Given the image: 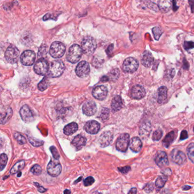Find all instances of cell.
<instances>
[{"instance_id":"cell-1","label":"cell","mask_w":194,"mask_h":194,"mask_svg":"<svg viewBox=\"0 0 194 194\" xmlns=\"http://www.w3.org/2000/svg\"><path fill=\"white\" fill-rule=\"evenodd\" d=\"M81 47L84 54L89 55L92 54L96 50L97 43L93 37H85L82 40Z\"/></svg>"},{"instance_id":"cell-2","label":"cell","mask_w":194,"mask_h":194,"mask_svg":"<svg viewBox=\"0 0 194 194\" xmlns=\"http://www.w3.org/2000/svg\"><path fill=\"white\" fill-rule=\"evenodd\" d=\"M83 50L82 47L77 44H75L69 47L67 55V60L71 63H76L80 59Z\"/></svg>"},{"instance_id":"cell-3","label":"cell","mask_w":194,"mask_h":194,"mask_svg":"<svg viewBox=\"0 0 194 194\" xmlns=\"http://www.w3.org/2000/svg\"><path fill=\"white\" fill-rule=\"evenodd\" d=\"M65 65L61 60H54L51 62L48 71L49 76L51 78H58L65 71Z\"/></svg>"},{"instance_id":"cell-4","label":"cell","mask_w":194,"mask_h":194,"mask_svg":"<svg viewBox=\"0 0 194 194\" xmlns=\"http://www.w3.org/2000/svg\"><path fill=\"white\" fill-rule=\"evenodd\" d=\"M65 46L62 42H53L51 44L49 53L50 55L54 58H60L65 54Z\"/></svg>"},{"instance_id":"cell-5","label":"cell","mask_w":194,"mask_h":194,"mask_svg":"<svg viewBox=\"0 0 194 194\" xmlns=\"http://www.w3.org/2000/svg\"><path fill=\"white\" fill-rule=\"evenodd\" d=\"M19 51L14 46H9L6 50L5 58L6 61L11 64L16 63L18 60Z\"/></svg>"},{"instance_id":"cell-6","label":"cell","mask_w":194,"mask_h":194,"mask_svg":"<svg viewBox=\"0 0 194 194\" xmlns=\"http://www.w3.org/2000/svg\"><path fill=\"white\" fill-rule=\"evenodd\" d=\"M50 65L45 59L41 58L37 61L34 66V72L39 75H45L48 72Z\"/></svg>"},{"instance_id":"cell-7","label":"cell","mask_w":194,"mask_h":194,"mask_svg":"<svg viewBox=\"0 0 194 194\" xmlns=\"http://www.w3.org/2000/svg\"><path fill=\"white\" fill-rule=\"evenodd\" d=\"M130 136L128 133L121 134L118 138L116 143L115 148L117 150L121 152H125L128 146H129Z\"/></svg>"},{"instance_id":"cell-8","label":"cell","mask_w":194,"mask_h":194,"mask_svg":"<svg viewBox=\"0 0 194 194\" xmlns=\"http://www.w3.org/2000/svg\"><path fill=\"white\" fill-rule=\"evenodd\" d=\"M138 61L134 58L129 57L126 58L122 65V69L125 72L133 73L139 68Z\"/></svg>"},{"instance_id":"cell-9","label":"cell","mask_w":194,"mask_h":194,"mask_svg":"<svg viewBox=\"0 0 194 194\" xmlns=\"http://www.w3.org/2000/svg\"><path fill=\"white\" fill-rule=\"evenodd\" d=\"M75 72L80 78H84L88 76L90 72V66L88 62L82 61L76 67Z\"/></svg>"},{"instance_id":"cell-10","label":"cell","mask_w":194,"mask_h":194,"mask_svg":"<svg viewBox=\"0 0 194 194\" xmlns=\"http://www.w3.org/2000/svg\"><path fill=\"white\" fill-rule=\"evenodd\" d=\"M36 58L35 52L32 50L23 51L20 57V60L24 65L30 66L34 64Z\"/></svg>"},{"instance_id":"cell-11","label":"cell","mask_w":194,"mask_h":194,"mask_svg":"<svg viewBox=\"0 0 194 194\" xmlns=\"http://www.w3.org/2000/svg\"><path fill=\"white\" fill-rule=\"evenodd\" d=\"M170 157L171 161L179 165H183L187 159L185 153L178 149H174L172 150Z\"/></svg>"},{"instance_id":"cell-12","label":"cell","mask_w":194,"mask_h":194,"mask_svg":"<svg viewBox=\"0 0 194 194\" xmlns=\"http://www.w3.org/2000/svg\"><path fill=\"white\" fill-rule=\"evenodd\" d=\"M62 170V167L60 163L54 161L52 160L50 161V162L48 163L47 167V170L48 174L52 177H56L59 176Z\"/></svg>"},{"instance_id":"cell-13","label":"cell","mask_w":194,"mask_h":194,"mask_svg":"<svg viewBox=\"0 0 194 194\" xmlns=\"http://www.w3.org/2000/svg\"><path fill=\"white\" fill-rule=\"evenodd\" d=\"M19 114L22 120L25 122L29 123L34 120V116L32 111L28 105H24L21 108Z\"/></svg>"},{"instance_id":"cell-14","label":"cell","mask_w":194,"mask_h":194,"mask_svg":"<svg viewBox=\"0 0 194 194\" xmlns=\"http://www.w3.org/2000/svg\"><path fill=\"white\" fill-rule=\"evenodd\" d=\"M108 95V89L104 85H99L93 88L92 95L99 100H104Z\"/></svg>"},{"instance_id":"cell-15","label":"cell","mask_w":194,"mask_h":194,"mask_svg":"<svg viewBox=\"0 0 194 194\" xmlns=\"http://www.w3.org/2000/svg\"><path fill=\"white\" fill-rule=\"evenodd\" d=\"M100 124L95 120H90L87 122L84 126V129L89 134H96L99 132Z\"/></svg>"},{"instance_id":"cell-16","label":"cell","mask_w":194,"mask_h":194,"mask_svg":"<svg viewBox=\"0 0 194 194\" xmlns=\"http://www.w3.org/2000/svg\"><path fill=\"white\" fill-rule=\"evenodd\" d=\"M82 110L84 115L91 116L96 113L97 111V107L95 102L92 100H88L84 104Z\"/></svg>"},{"instance_id":"cell-17","label":"cell","mask_w":194,"mask_h":194,"mask_svg":"<svg viewBox=\"0 0 194 194\" xmlns=\"http://www.w3.org/2000/svg\"><path fill=\"white\" fill-rule=\"evenodd\" d=\"M113 135L111 132L107 131L102 133L99 139V143L102 148H105L111 144L113 141Z\"/></svg>"},{"instance_id":"cell-18","label":"cell","mask_w":194,"mask_h":194,"mask_svg":"<svg viewBox=\"0 0 194 194\" xmlns=\"http://www.w3.org/2000/svg\"><path fill=\"white\" fill-rule=\"evenodd\" d=\"M146 94L145 89L140 85H135L133 86L130 92V96L134 99H141L145 97Z\"/></svg>"},{"instance_id":"cell-19","label":"cell","mask_w":194,"mask_h":194,"mask_svg":"<svg viewBox=\"0 0 194 194\" xmlns=\"http://www.w3.org/2000/svg\"><path fill=\"white\" fill-rule=\"evenodd\" d=\"M155 161L156 164L161 168L166 167L169 165V159L166 153L165 152H158Z\"/></svg>"},{"instance_id":"cell-20","label":"cell","mask_w":194,"mask_h":194,"mask_svg":"<svg viewBox=\"0 0 194 194\" xmlns=\"http://www.w3.org/2000/svg\"><path fill=\"white\" fill-rule=\"evenodd\" d=\"M174 0H158V5L163 13H167L172 8Z\"/></svg>"},{"instance_id":"cell-21","label":"cell","mask_w":194,"mask_h":194,"mask_svg":"<svg viewBox=\"0 0 194 194\" xmlns=\"http://www.w3.org/2000/svg\"><path fill=\"white\" fill-rule=\"evenodd\" d=\"M142 143L141 139L137 137H133L130 140L129 148L133 152H139L141 150Z\"/></svg>"},{"instance_id":"cell-22","label":"cell","mask_w":194,"mask_h":194,"mask_svg":"<svg viewBox=\"0 0 194 194\" xmlns=\"http://www.w3.org/2000/svg\"><path fill=\"white\" fill-rule=\"evenodd\" d=\"M13 115V111L11 108L8 107L2 109L1 112V124H4L11 119Z\"/></svg>"},{"instance_id":"cell-23","label":"cell","mask_w":194,"mask_h":194,"mask_svg":"<svg viewBox=\"0 0 194 194\" xmlns=\"http://www.w3.org/2000/svg\"><path fill=\"white\" fill-rule=\"evenodd\" d=\"M87 139L83 136L79 134L75 137L74 139L72 141V144L78 150H80L83 148L85 145Z\"/></svg>"},{"instance_id":"cell-24","label":"cell","mask_w":194,"mask_h":194,"mask_svg":"<svg viewBox=\"0 0 194 194\" xmlns=\"http://www.w3.org/2000/svg\"><path fill=\"white\" fill-rule=\"evenodd\" d=\"M123 106V102L121 97L119 95L115 96L112 101L111 107L112 110L113 112H116L120 111Z\"/></svg>"},{"instance_id":"cell-25","label":"cell","mask_w":194,"mask_h":194,"mask_svg":"<svg viewBox=\"0 0 194 194\" xmlns=\"http://www.w3.org/2000/svg\"><path fill=\"white\" fill-rule=\"evenodd\" d=\"M154 62V58L152 54L149 51H145L143 52V56L142 58L141 62L143 65L145 67H150Z\"/></svg>"},{"instance_id":"cell-26","label":"cell","mask_w":194,"mask_h":194,"mask_svg":"<svg viewBox=\"0 0 194 194\" xmlns=\"http://www.w3.org/2000/svg\"><path fill=\"white\" fill-rule=\"evenodd\" d=\"M152 130V126L150 122H146L143 123L139 129V135L143 137L146 138L149 137V134Z\"/></svg>"},{"instance_id":"cell-27","label":"cell","mask_w":194,"mask_h":194,"mask_svg":"<svg viewBox=\"0 0 194 194\" xmlns=\"http://www.w3.org/2000/svg\"><path fill=\"white\" fill-rule=\"evenodd\" d=\"M167 97V88L162 86L158 89V102L159 104L164 103Z\"/></svg>"},{"instance_id":"cell-28","label":"cell","mask_w":194,"mask_h":194,"mask_svg":"<svg viewBox=\"0 0 194 194\" xmlns=\"http://www.w3.org/2000/svg\"><path fill=\"white\" fill-rule=\"evenodd\" d=\"M78 125L76 122H71L65 126L63 129V132L67 135H70L76 132L78 130Z\"/></svg>"},{"instance_id":"cell-29","label":"cell","mask_w":194,"mask_h":194,"mask_svg":"<svg viewBox=\"0 0 194 194\" xmlns=\"http://www.w3.org/2000/svg\"><path fill=\"white\" fill-rule=\"evenodd\" d=\"M175 137H176V134L174 131L169 132L168 134H167L162 141L165 147L167 148H169L172 142L174 141Z\"/></svg>"},{"instance_id":"cell-30","label":"cell","mask_w":194,"mask_h":194,"mask_svg":"<svg viewBox=\"0 0 194 194\" xmlns=\"http://www.w3.org/2000/svg\"><path fill=\"white\" fill-rule=\"evenodd\" d=\"M25 166V162L23 160H21L20 161L16 163L13 167L10 170V174L13 175L16 173H17L19 171H21L22 169H23Z\"/></svg>"},{"instance_id":"cell-31","label":"cell","mask_w":194,"mask_h":194,"mask_svg":"<svg viewBox=\"0 0 194 194\" xmlns=\"http://www.w3.org/2000/svg\"><path fill=\"white\" fill-rule=\"evenodd\" d=\"M120 76V71L118 69H115L111 70V72L108 74L107 77L108 78L109 81H116L119 79Z\"/></svg>"},{"instance_id":"cell-32","label":"cell","mask_w":194,"mask_h":194,"mask_svg":"<svg viewBox=\"0 0 194 194\" xmlns=\"http://www.w3.org/2000/svg\"><path fill=\"white\" fill-rule=\"evenodd\" d=\"M167 180V177L166 176H159L156 182V186L159 189H162Z\"/></svg>"},{"instance_id":"cell-33","label":"cell","mask_w":194,"mask_h":194,"mask_svg":"<svg viewBox=\"0 0 194 194\" xmlns=\"http://www.w3.org/2000/svg\"><path fill=\"white\" fill-rule=\"evenodd\" d=\"M49 86V81L47 77H45L42 79V81L38 84V88L41 91H44Z\"/></svg>"},{"instance_id":"cell-34","label":"cell","mask_w":194,"mask_h":194,"mask_svg":"<svg viewBox=\"0 0 194 194\" xmlns=\"http://www.w3.org/2000/svg\"><path fill=\"white\" fill-rule=\"evenodd\" d=\"M188 157L191 162L194 163V143H191L187 149Z\"/></svg>"},{"instance_id":"cell-35","label":"cell","mask_w":194,"mask_h":194,"mask_svg":"<svg viewBox=\"0 0 194 194\" xmlns=\"http://www.w3.org/2000/svg\"><path fill=\"white\" fill-rule=\"evenodd\" d=\"M109 109L106 108H104L99 115V118H100L102 120L106 121L109 119Z\"/></svg>"},{"instance_id":"cell-36","label":"cell","mask_w":194,"mask_h":194,"mask_svg":"<svg viewBox=\"0 0 194 194\" xmlns=\"http://www.w3.org/2000/svg\"><path fill=\"white\" fill-rule=\"evenodd\" d=\"M21 42L26 46L30 45L32 42V38L29 34H25L21 38Z\"/></svg>"},{"instance_id":"cell-37","label":"cell","mask_w":194,"mask_h":194,"mask_svg":"<svg viewBox=\"0 0 194 194\" xmlns=\"http://www.w3.org/2000/svg\"><path fill=\"white\" fill-rule=\"evenodd\" d=\"M14 138L20 145H24L26 143V139L25 137L18 133L16 132L14 133Z\"/></svg>"},{"instance_id":"cell-38","label":"cell","mask_w":194,"mask_h":194,"mask_svg":"<svg viewBox=\"0 0 194 194\" xmlns=\"http://www.w3.org/2000/svg\"><path fill=\"white\" fill-rule=\"evenodd\" d=\"M8 156L2 153L1 155V161H0V167H1V171H2L3 169L5 168V166L7 164L8 162Z\"/></svg>"},{"instance_id":"cell-39","label":"cell","mask_w":194,"mask_h":194,"mask_svg":"<svg viewBox=\"0 0 194 194\" xmlns=\"http://www.w3.org/2000/svg\"><path fill=\"white\" fill-rule=\"evenodd\" d=\"M154 37L156 40H158L163 34V31L159 27H154L152 29Z\"/></svg>"},{"instance_id":"cell-40","label":"cell","mask_w":194,"mask_h":194,"mask_svg":"<svg viewBox=\"0 0 194 194\" xmlns=\"http://www.w3.org/2000/svg\"><path fill=\"white\" fill-rule=\"evenodd\" d=\"M47 53V46L46 45H42L39 48L38 55L39 58H43L44 56L46 55Z\"/></svg>"},{"instance_id":"cell-41","label":"cell","mask_w":194,"mask_h":194,"mask_svg":"<svg viewBox=\"0 0 194 194\" xmlns=\"http://www.w3.org/2000/svg\"><path fill=\"white\" fill-rule=\"evenodd\" d=\"M28 139L29 141V142L32 145V146H35V147H38L40 146L43 145V141H40L39 139H34L33 137H30L29 136H28Z\"/></svg>"},{"instance_id":"cell-42","label":"cell","mask_w":194,"mask_h":194,"mask_svg":"<svg viewBox=\"0 0 194 194\" xmlns=\"http://www.w3.org/2000/svg\"><path fill=\"white\" fill-rule=\"evenodd\" d=\"M42 168L38 165H35L31 169V172L34 175L39 176L42 173Z\"/></svg>"},{"instance_id":"cell-43","label":"cell","mask_w":194,"mask_h":194,"mask_svg":"<svg viewBox=\"0 0 194 194\" xmlns=\"http://www.w3.org/2000/svg\"><path fill=\"white\" fill-rule=\"evenodd\" d=\"M162 134H163V133H162V130H157L153 133L152 139L154 141H159L162 138Z\"/></svg>"},{"instance_id":"cell-44","label":"cell","mask_w":194,"mask_h":194,"mask_svg":"<svg viewBox=\"0 0 194 194\" xmlns=\"http://www.w3.org/2000/svg\"><path fill=\"white\" fill-rule=\"evenodd\" d=\"M95 182V179L92 176H88L84 180V185L85 186H89Z\"/></svg>"},{"instance_id":"cell-45","label":"cell","mask_w":194,"mask_h":194,"mask_svg":"<svg viewBox=\"0 0 194 194\" xmlns=\"http://www.w3.org/2000/svg\"><path fill=\"white\" fill-rule=\"evenodd\" d=\"M50 151H51V152H52V156H53V157L55 159H58L59 158V153L58 152V151H57V149H56V148L55 147H54V146H51V148H50Z\"/></svg>"},{"instance_id":"cell-46","label":"cell","mask_w":194,"mask_h":194,"mask_svg":"<svg viewBox=\"0 0 194 194\" xmlns=\"http://www.w3.org/2000/svg\"><path fill=\"white\" fill-rule=\"evenodd\" d=\"M194 47V42H187V41H185L184 42V48L186 50H188Z\"/></svg>"},{"instance_id":"cell-47","label":"cell","mask_w":194,"mask_h":194,"mask_svg":"<svg viewBox=\"0 0 194 194\" xmlns=\"http://www.w3.org/2000/svg\"><path fill=\"white\" fill-rule=\"evenodd\" d=\"M130 169H131V168H130V167L129 166L122 167H119V168L118 169V170L120 171L121 173H122V174H126V173L128 172L130 170Z\"/></svg>"},{"instance_id":"cell-48","label":"cell","mask_w":194,"mask_h":194,"mask_svg":"<svg viewBox=\"0 0 194 194\" xmlns=\"http://www.w3.org/2000/svg\"><path fill=\"white\" fill-rule=\"evenodd\" d=\"M34 185L37 187V189L38 191L41 193H43L45 192H46L47 191V189H45L43 187L41 186L39 184H38V183H34Z\"/></svg>"},{"instance_id":"cell-49","label":"cell","mask_w":194,"mask_h":194,"mask_svg":"<svg viewBox=\"0 0 194 194\" xmlns=\"http://www.w3.org/2000/svg\"><path fill=\"white\" fill-rule=\"evenodd\" d=\"M53 15V14H47L43 17V21H47V20H48V19H55L56 20V18H57V17H53L52 16Z\"/></svg>"},{"instance_id":"cell-50","label":"cell","mask_w":194,"mask_h":194,"mask_svg":"<svg viewBox=\"0 0 194 194\" xmlns=\"http://www.w3.org/2000/svg\"><path fill=\"white\" fill-rule=\"evenodd\" d=\"M143 189L146 192H150L153 190V186L152 184H148Z\"/></svg>"},{"instance_id":"cell-51","label":"cell","mask_w":194,"mask_h":194,"mask_svg":"<svg viewBox=\"0 0 194 194\" xmlns=\"http://www.w3.org/2000/svg\"><path fill=\"white\" fill-rule=\"evenodd\" d=\"M188 133L186 130H183L182 132H181V134H180V140H183L185 139H187L188 138Z\"/></svg>"},{"instance_id":"cell-52","label":"cell","mask_w":194,"mask_h":194,"mask_svg":"<svg viewBox=\"0 0 194 194\" xmlns=\"http://www.w3.org/2000/svg\"><path fill=\"white\" fill-rule=\"evenodd\" d=\"M183 67H184V69H189V63H188V62L186 61V59H184L183 60Z\"/></svg>"},{"instance_id":"cell-53","label":"cell","mask_w":194,"mask_h":194,"mask_svg":"<svg viewBox=\"0 0 194 194\" xmlns=\"http://www.w3.org/2000/svg\"><path fill=\"white\" fill-rule=\"evenodd\" d=\"M113 45H109V47H108V49H107V50H106V52H107L108 54L111 53V52L113 50Z\"/></svg>"},{"instance_id":"cell-54","label":"cell","mask_w":194,"mask_h":194,"mask_svg":"<svg viewBox=\"0 0 194 194\" xmlns=\"http://www.w3.org/2000/svg\"><path fill=\"white\" fill-rule=\"evenodd\" d=\"M189 3L191 5L192 12H194V0H189Z\"/></svg>"},{"instance_id":"cell-55","label":"cell","mask_w":194,"mask_h":194,"mask_svg":"<svg viewBox=\"0 0 194 194\" xmlns=\"http://www.w3.org/2000/svg\"><path fill=\"white\" fill-rule=\"evenodd\" d=\"M137 193V189L135 188H132L128 192V194H136Z\"/></svg>"},{"instance_id":"cell-56","label":"cell","mask_w":194,"mask_h":194,"mask_svg":"<svg viewBox=\"0 0 194 194\" xmlns=\"http://www.w3.org/2000/svg\"><path fill=\"white\" fill-rule=\"evenodd\" d=\"M191 187L190 186H185V187H183V190H188V189H190Z\"/></svg>"},{"instance_id":"cell-57","label":"cell","mask_w":194,"mask_h":194,"mask_svg":"<svg viewBox=\"0 0 194 194\" xmlns=\"http://www.w3.org/2000/svg\"><path fill=\"white\" fill-rule=\"evenodd\" d=\"M64 193L65 194H71V191L69 189H65L64 191Z\"/></svg>"},{"instance_id":"cell-58","label":"cell","mask_w":194,"mask_h":194,"mask_svg":"<svg viewBox=\"0 0 194 194\" xmlns=\"http://www.w3.org/2000/svg\"></svg>"}]
</instances>
